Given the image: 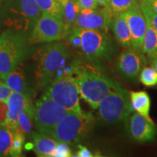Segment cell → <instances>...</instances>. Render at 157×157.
Wrapping results in <instances>:
<instances>
[{
  "label": "cell",
  "instance_id": "cell-37",
  "mask_svg": "<svg viewBox=\"0 0 157 157\" xmlns=\"http://www.w3.org/2000/svg\"><path fill=\"white\" fill-rule=\"evenodd\" d=\"M55 1H57V2H58L62 3V2H63V0H55Z\"/></svg>",
  "mask_w": 157,
  "mask_h": 157
},
{
  "label": "cell",
  "instance_id": "cell-5",
  "mask_svg": "<svg viewBox=\"0 0 157 157\" xmlns=\"http://www.w3.org/2000/svg\"><path fill=\"white\" fill-rule=\"evenodd\" d=\"M68 57V50L63 43L45 45L36 54V78L40 87L52 81L59 68H62Z\"/></svg>",
  "mask_w": 157,
  "mask_h": 157
},
{
  "label": "cell",
  "instance_id": "cell-40",
  "mask_svg": "<svg viewBox=\"0 0 157 157\" xmlns=\"http://www.w3.org/2000/svg\"><path fill=\"white\" fill-rule=\"evenodd\" d=\"M141 1H143V0H141Z\"/></svg>",
  "mask_w": 157,
  "mask_h": 157
},
{
  "label": "cell",
  "instance_id": "cell-34",
  "mask_svg": "<svg viewBox=\"0 0 157 157\" xmlns=\"http://www.w3.org/2000/svg\"><path fill=\"white\" fill-rule=\"evenodd\" d=\"M140 2L144 4L150 10L157 14V0H143Z\"/></svg>",
  "mask_w": 157,
  "mask_h": 157
},
{
  "label": "cell",
  "instance_id": "cell-18",
  "mask_svg": "<svg viewBox=\"0 0 157 157\" xmlns=\"http://www.w3.org/2000/svg\"><path fill=\"white\" fill-rule=\"evenodd\" d=\"M129 98H130L133 109L136 112L142 115L143 117L146 118L151 123L154 124L149 115L151 108V99L148 93L145 91H130L129 92Z\"/></svg>",
  "mask_w": 157,
  "mask_h": 157
},
{
  "label": "cell",
  "instance_id": "cell-1",
  "mask_svg": "<svg viewBox=\"0 0 157 157\" xmlns=\"http://www.w3.org/2000/svg\"><path fill=\"white\" fill-rule=\"evenodd\" d=\"M78 93L93 109H97L104 97L114 88L117 82L109 78L95 65L76 63L71 70Z\"/></svg>",
  "mask_w": 157,
  "mask_h": 157
},
{
  "label": "cell",
  "instance_id": "cell-2",
  "mask_svg": "<svg viewBox=\"0 0 157 157\" xmlns=\"http://www.w3.org/2000/svg\"><path fill=\"white\" fill-rule=\"evenodd\" d=\"M1 15L5 24L30 35L42 11L35 0H5Z\"/></svg>",
  "mask_w": 157,
  "mask_h": 157
},
{
  "label": "cell",
  "instance_id": "cell-12",
  "mask_svg": "<svg viewBox=\"0 0 157 157\" xmlns=\"http://www.w3.org/2000/svg\"><path fill=\"white\" fill-rule=\"evenodd\" d=\"M128 23L132 39V48L140 51L142 48L146 30V20L139 2L124 13Z\"/></svg>",
  "mask_w": 157,
  "mask_h": 157
},
{
  "label": "cell",
  "instance_id": "cell-26",
  "mask_svg": "<svg viewBox=\"0 0 157 157\" xmlns=\"http://www.w3.org/2000/svg\"><path fill=\"white\" fill-rule=\"evenodd\" d=\"M140 81L146 87L157 85V71L153 67H145L140 72Z\"/></svg>",
  "mask_w": 157,
  "mask_h": 157
},
{
  "label": "cell",
  "instance_id": "cell-21",
  "mask_svg": "<svg viewBox=\"0 0 157 157\" xmlns=\"http://www.w3.org/2000/svg\"><path fill=\"white\" fill-rule=\"evenodd\" d=\"M6 84L13 92L24 93L25 89V78L23 68L20 64L5 78Z\"/></svg>",
  "mask_w": 157,
  "mask_h": 157
},
{
  "label": "cell",
  "instance_id": "cell-15",
  "mask_svg": "<svg viewBox=\"0 0 157 157\" xmlns=\"http://www.w3.org/2000/svg\"><path fill=\"white\" fill-rule=\"evenodd\" d=\"M143 59L137 50L128 48L121 52L117 61L119 71L129 78H135L140 74Z\"/></svg>",
  "mask_w": 157,
  "mask_h": 157
},
{
  "label": "cell",
  "instance_id": "cell-11",
  "mask_svg": "<svg viewBox=\"0 0 157 157\" xmlns=\"http://www.w3.org/2000/svg\"><path fill=\"white\" fill-rule=\"evenodd\" d=\"M112 15L107 7L96 10H82L72 27L107 32L111 25Z\"/></svg>",
  "mask_w": 157,
  "mask_h": 157
},
{
  "label": "cell",
  "instance_id": "cell-29",
  "mask_svg": "<svg viewBox=\"0 0 157 157\" xmlns=\"http://www.w3.org/2000/svg\"><path fill=\"white\" fill-rule=\"evenodd\" d=\"M8 105L7 101H0V127H5L7 119Z\"/></svg>",
  "mask_w": 157,
  "mask_h": 157
},
{
  "label": "cell",
  "instance_id": "cell-17",
  "mask_svg": "<svg viewBox=\"0 0 157 157\" xmlns=\"http://www.w3.org/2000/svg\"><path fill=\"white\" fill-rule=\"evenodd\" d=\"M58 142L52 137L41 133L34 134V151L38 156H53Z\"/></svg>",
  "mask_w": 157,
  "mask_h": 157
},
{
  "label": "cell",
  "instance_id": "cell-35",
  "mask_svg": "<svg viewBox=\"0 0 157 157\" xmlns=\"http://www.w3.org/2000/svg\"><path fill=\"white\" fill-rule=\"evenodd\" d=\"M98 4V5L104 7H109V0H95Z\"/></svg>",
  "mask_w": 157,
  "mask_h": 157
},
{
  "label": "cell",
  "instance_id": "cell-8",
  "mask_svg": "<svg viewBox=\"0 0 157 157\" xmlns=\"http://www.w3.org/2000/svg\"><path fill=\"white\" fill-rule=\"evenodd\" d=\"M46 95L67 111L83 113L79 104V93L71 73H65L55 78Z\"/></svg>",
  "mask_w": 157,
  "mask_h": 157
},
{
  "label": "cell",
  "instance_id": "cell-16",
  "mask_svg": "<svg viewBox=\"0 0 157 157\" xmlns=\"http://www.w3.org/2000/svg\"><path fill=\"white\" fill-rule=\"evenodd\" d=\"M110 27L118 43L121 47L127 49L132 48L130 30L124 13L113 17Z\"/></svg>",
  "mask_w": 157,
  "mask_h": 157
},
{
  "label": "cell",
  "instance_id": "cell-20",
  "mask_svg": "<svg viewBox=\"0 0 157 157\" xmlns=\"http://www.w3.org/2000/svg\"><path fill=\"white\" fill-rule=\"evenodd\" d=\"M61 4L63 13V21L67 33V31L74 25L82 9L77 0H63Z\"/></svg>",
  "mask_w": 157,
  "mask_h": 157
},
{
  "label": "cell",
  "instance_id": "cell-14",
  "mask_svg": "<svg viewBox=\"0 0 157 157\" xmlns=\"http://www.w3.org/2000/svg\"><path fill=\"white\" fill-rule=\"evenodd\" d=\"M8 105L7 119L5 127L12 132H15L19 130L18 114L31 105L28 96L23 93L13 92L7 100Z\"/></svg>",
  "mask_w": 157,
  "mask_h": 157
},
{
  "label": "cell",
  "instance_id": "cell-25",
  "mask_svg": "<svg viewBox=\"0 0 157 157\" xmlns=\"http://www.w3.org/2000/svg\"><path fill=\"white\" fill-rule=\"evenodd\" d=\"M137 3H138V0H109L108 9L114 17L128 10Z\"/></svg>",
  "mask_w": 157,
  "mask_h": 157
},
{
  "label": "cell",
  "instance_id": "cell-7",
  "mask_svg": "<svg viewBox=\"0 0 157 157\" xmlns=\"http://www.w3.org/2000/svg\"><path fill=\"white\" fill-rule=\"evenodd\" d=\"M90 113L69 111L54 129L51 137L57 142L77 143L89 132L93 124Z\"/></svg>",
  "mask_w": 157,
  "mask_h": 157
},
{
  "label": "cell",
  "instance_id": "cell-27",
  "mask_svg": "<svg viewBox=\"0 0 157 157\" xmlns=\"http://www.w3.org/2000/svg\"><path fill=\"white\" fill-rule=\"evenodd\" d=\"M25 135L21 131L14 132V138H13V144H12L11 150L10 151V156H21L22 154L23 147L24 145Z\"/></svg>",
  "mask_w": 157,
  "mask_h": 157
},
{
  "label": "cell",
  "instance_id": "cell-30",
  "mask_svg": "<svg viewBox=\"0 0 157 157\" xmlns=\"http://www.w3.org/2000/svg\"><path fill=\"white\" fill-rule=\"evenodd\" d=\"M139 5H140V8L142 10L143 13H146V14L148 15L152 25L154 26V29L157 32V14L156 13H154V12H152L151 10H149L143 2H139Z\"/></svg>",
  "mask_w": 157,
  "mask_h": 157
},
{
  "label": "cell",
  "instance_id": "cell-6",
  "mask_svg": "<svg viewBox=\"0 0 157 157\" xmlns=\"http://www.w3.org/2000/svg\"><path fill=\"white\" fill-rule=\"evenodd\" d=\"M98 109L101 120L109 124L124 121L134 111L129 92L117 82L114 88L102 99Z\"/></svg>",
  "mask_w": 157,
  "mask_h": 157
},
{
  "label": "cell",
  "instance_id": "cell-10",
  "mask_svg": "<svg viewBox=\"0 0 157 157\" xmlns=\"http://www.w3.org/2000/svg\"><path fill=\"white\" fill-rule=\"evenodd\" d=\"M66 34L63 21L52 15L42 13L29 36L31 44L52 42Z\"/></svg>",
  "mask_w": 157,
  "mask_h": 157
},
{
  "label": "cell",
  "instance_id": "cell-24",
  "mask_svg": "<svg viewBox=\"0 0 157 157\" xmlns=\"http://www.w3.org/2000/svg\"><path fill=\"white\" fill-rule=\"evenodd\" d=\"M14 132L5 127H0V156H10Z\"/></svg>",
  "mask_w": 157,
  "mask_h": 157
},
{
  "label": "cell",
  "instance_id": "cell-39",
  "mask_svg": "<svg viewBox=\"0 0 157 157\" xmlns=\"http://www.w3.org/2000/svg\"><path fill=\"white\" fill-rule=\"evenodd\" d=\"M1 3H2V0H0V5H1Z\"/></svg>",
  "mask_w": 157,
  "mask_h": 157
},
{
  "label": "cell",
  "instance_id": "cell-22",
  "mask_svg": "<svg viewBox=\"0 0 157 157\" xmlns=\"http://www.w3.org/2000/svg\"><path fill=\"white\" fill-rule=\"evenodd\" d=\"M42 13L51 15L62 20L63 17V5L55 0H35Z\"/></svg>",
  "mask_w": 157,
  "mask_h": 157
},
{
  "label": "cell",
  "instance_id": "cell-28",
  "mask_svg": "<svg viewBox=\"0 0 157 157\" xmlns=\"http://www.w3.org/2000/svg\"><path fill=\"white\" fill-rule=\"evenodd\" d=\"M71 156V149L68 147L67 143L58 142L56 152H55L53 156L69 157Z\"/></svg>",
  "mask_w": 157,
  "mask_h": 157
},
{
  "label": "cell",
  "instance_id": "cell-32",
  "mask_svg": "<svg viewBox=\"0 0 157 157\" xmlns=\"http://www.w3.org/2000/svg\"><path fill=\"white\" fill-rule=\"evenodd\" d=\"M12 93V90L6 83L0 82V101H7Z\"/></svg>",
  "mask_w": 157,
  "mask_h": 157
},
{
  "label": "cell",
  "instance_id": "cell-4",
  "mask_svg": "<svg viewBox=\"0 0 157 157\" xmlns=\"http://www.w3.org/2000/svg\"><path fill=\"white\" fill-rule=\"evenodd\" d=\"M25 35L15 29L4 31L0 36V78L5 80L22 61L26 52Z\"/></svg>",
  "mask_w": 157,
  "mask_h": 157
},
{
  "label": "cell",
  "instance_id": "cell-33",
  "mask_svg": "<svg viewBox=\"0 0 157 157\" xmlns=\"http://www.w3.org/2000/svg\"><path fill=\"white\" fill-rule=\"evenodd\" d=\"M78 151L77 152V154L76 155V156L78 157H93L94 155L92 154L91 152L88 150L87 148H86L85 146H81V145H78Z\"/></svg>",
  "mask_w": 157,
  "mask_h": 157
},
{
  "label": "cell",
  "instance_id": "cell-13",
  "mask_svg": "<svg viewBox=\"0 0 157 157\" xmlns=\"http://www.w3.org/2000/svg\"><path fill=\"white\" fill-rule=\"evenodd\" d=\"M128 131L131 137L137 142L147 143L154 140L157 129L154 124L135 112L129 118Z\"/></svg>",
  "mask_w": 157,
  "mask_h": 157
},
{
  "label": "cell",
  "instance_id": "cell-23",
  "mask_svg": "<svg viewBox=\"0 0 157 157\" xmlns=\"http://www.w3.org/2000/svg\"><path fill=\"white\" fill-rule=\"evenodd\" d=\"M34 107L32 104L21 111L18 114L19 130L24 135H28L32 129V120L34 119Z\"/></svg>",
  "mask_w": 157,
  "mask_h": 157
},
{
  "label": "cell",
  "instance_id": "cell-9",
  "mask_svg": "<svg viewBox=\"0 0 157 157\" xmlns=\"http://www.w3.org/2000/svg\"><path fill=\"white\" fill-rule=\"evenodd\" d=\"M68 112L48 95L43 96L36 102L34 109V119L39 133L51 137L57 124Z\"/></svg>",
  "mask_w": 157,
  "mask_h": 157
},
{
  "label": "cell",
  "instance_id": "cell-36",
  "mask_svg": "<svg viewBox=\"0 0 157 157\" xmlns=\"http://www.w3.org/2000/svg\"><path fill=\"white\" fill-rule=\"evenodd\" d=\"M152 58L153 59L151 60V66L157 71V57H152Z\"/></svg>",
  "mask_w": 157,
  "mask_h": 157
},
{
  "label": "cell",
  "instance_id": "cell-38",
  "mask_svg": "<svg viewBox=\"0 0 157 157\" xmlns=\"http://www.w3.org/2000/svg\"><path fill=\"white\" fill-rule=\"evenodd\" d=\"M156 56L157 57V51H156V53H155V54L154 55V56H153L152 57H156ZM152 57H151V58H152Z\"/></svg>",
  "mask_w": 157,
  "mask_h": 157
},
{
  "label": "cell",
  "instance_id": "cell-19",
  "mask_svg": "<svg viewBox=\"0 0 157 157\" xmlns=\"http://www.w3.org/2000/svg\"><path fill=\"white\" fill-rule=\"evenodd\" d=\"M143 14L146 17L147 25L140 51L149 57H152L157 51V32L152 25L148 15L145 13Z\"/></svg>",
  "mask_w": 157,
  "mask_h": 157
},
{
  "label": "cell",
  "instance_id": "cell-31",
  "mask_svg": "<svg viewBox=\"0 0 157 157\" xmlns=\"http://www.w3.org/2000/svg\"><path fill=\"white\" fill-rule=\"evenodd\" d=\"M82 10H96L98 8V4L95 0H77Z\"/></svg>",
  "mask_w": 157,
  "mask_h": 157
},
{
  "label": "cell",
  "instance_id": "cell-3",
  "mask_svg": "<svg viewBox=\"0 0 157 157\" xmlns=\"http://www.w3.org/2000/svg\"><path fill=\"white\" fill-rule=\"evenodd\" d=\"M66 34L69 44L79 48L91 60L111 56L113 50L111 41L103 31L71 27Z\"/></svg>",
  "mask_w": 157,
  "mask_h": 157
}]
</instances>
